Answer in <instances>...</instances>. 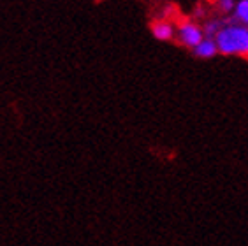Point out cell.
I'll use <instances>...</instances> for the list:
<instances>
[{
    "mask_svg": "<svg viewBox=\"0 0 248 246\" xmlns=\"http://www.w3.org/2000/svg\"><path fill=\"white\" fill-rule=\"evenodd\" d=\"M217 46L225 55H234V53L248 55V29L238 25L225 27L217 35Z\"/></svg>",
    "mask_w": 248,
    "mask_h": 246,
    "instance_id": "obj_1",
    "label": "cell"
},
{
    "mask_svg": "<svg viewBox=\"0 0 248 246\" xmlns=\"http://www.w3.org/2000/svg\"><path fill=\"white\" fill-rule=\"evenodd\" d=\"M180 37H182L183 44H186V46L197 47L202 43V32L194 23H183L182 29H180Z\"/></svg>",
    "mask_w": 248,
    "mask_h": 246,
    "instance_id": "obj_2",
    "label": "cell"
},
{
    "mask_svg": "<svg viewBox=\"0 0 248 246\" xmlns=\"http://www.w3.org/2000/svg\"><path fill=\"white\" fill-rule=\"evenodd\" d=\"M152 32L153 35L158 39V41H169L174 35V30H172V25L169 21H155L152 25Z\"/></svg>",
    "mask_w": 248,
    "mask_h": 246,
    "instance_id": "obj_3",
    "label": "cell"
},
{
    "mask_svg": "<svg viewBox=\"0 0 248 246\" xmlns=\"http://www.w3.org/2000/svg\"><path fill=\"white\" fill-rule=\"evenodd\" d=\"M217 49H218V46L213 43V39H206V41H202V43L196 47V55H197V57L210 58V57H213V55H215Z\"/></svg>",
    "mask_w": 248,
    "mask_h": 246,
    "instance_id": "obj_4",
    "label": "cell"
},
{
    "mask_svg": "<svg viewBox=\"0 0 248 246\" xmlns=\"http://www.w3.org/2000/svg\"><path fill=\"white\" fill-rule=\"evenodd\" d=\"M236 16H238L241 21L248 23V0H241L236 7Z\"/></svg>",
    "mask_w": 248,
    "mask_h": 246,
    "instance_id": "obj_5",
    "label": "cell"
},
{
    "mask_svg": "<svg viewBox=\"0 0 248 246\" xmlns=\"http://www.w3.org/2000/svg\"><path fill=\"white\" fill-rule=\"evenodd\" d=\"M234 2L232 0H218V7L220 11H224V13H229L231 9H232Z\"/></svg>",
    "mask_w": 248,
    "mask_h": 246,
    "instance_id": "obj_6",
    "label": "cell"
}]
</instances>
